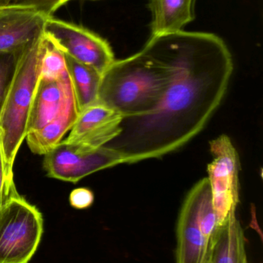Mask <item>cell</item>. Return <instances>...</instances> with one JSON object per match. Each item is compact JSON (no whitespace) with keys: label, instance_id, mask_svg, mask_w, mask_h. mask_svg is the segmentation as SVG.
Segmentation results:
<instances>
[{"label":"cell","instance_id":"1","mask_svg":"<svg viewBox=\"0 0 263 263\" xmlns=\"http://www.w3.org/2000/svg\"><path fill=\"white\" fill-rule=\"evenodd\" d=\"M143 50L165 63L172 78L158 104L124 117L121 133L106 145L122 155L124 164L162 158L189 144L221 105L233 73L232 53L214 33L152 36Z\"/></svg>","mask_w":263,"mask_h":263},{"label":"cell","instance_id":"2","mask_svg":"<svg viewBox=\"0 0 263 263\" xmlns=\"http://www.w3.org/2000/svg\"><path fill=\"white\" fill-rule=\"evenodd\" d=\"M172 69L144 50L116 61L102 73L98 101L124 117L144 113L161 101Z\"/></svg>","mask_w":263,"mask_h":263},{"label":"cell","instance_id":"3","mask_svg":"<svg viewBox=\"0 0 263 263\" xmlns=\"http://www.w3.org/2000/svg\"><path fill=\"white\" fill-rule=\"evenodd\" d=\"M48 43L44 33L21 53L0 115V140L4 162L11 175L16 155L27 136L29 115Z\"/></svg>","mask_w":263,"mask_h":263},{"label":"cell","instance_id":"4","mask_svg":"<svg viewBox=\"0 0 263 263\" xmlns=\"http://www.w3.org/2000/svg\"><path fill=\"white\" fill-rule=\"evenodd\" d=\"M218 226L207 177L191 189L183 203L176 227L178 263H212Z\"/></svg>","mask_w":263,"mask_h":263},{"label":"cell","instance_id":"5","mask_svg":"<svg viewBox=\"0 0 263 263\" xmlns=\"http://www.w3.org/2000/svg\"><path fill=\"white\" fill-rule=\"evenodd\" d=\"M44 232L42 214L18 194L0 209V263H27Z\"/></svg>","mask_w":263,"mask_h":263},{"label":"cell","instance_id":"6","mask_svg":"<svg viewBox=\"0 0 263 263\" xmlns=\"http://www.w3.org/2000/svg\"><path fill=\"white\" fill-rule=\"evenodd\" d=\"M209 147L213 160L208 164L207 178L219 228L239 203V155L226 135L212 140Z\"/></svg>","mask_w":263,"mask_h":263},{"label":"cell","instance_id":"7","mask_svg":"<svg viewBox=\"0 0 263 263\" xmlns=\"http://www.w3.org/2000/svg\"><path fill=\"white\" fill-rule=\"evenodd\" d=\"M119 164H124L122 155L106 145L91 150L61 141L44 155V167L50 178L73 183Z\"/></svg>","mask_w":263,"mask_h":263},{"label":"cell","instance_id":"8","mask_svg":"<svg viewBox=\"0 0 263 263\" xmlns=\"http://www.w3.org/2000/svg\"><path fill=\"white\" fill-rule=\"evenodd\" d=\"M44 33L64 53L101 74L115 62V54L109 43L81 26L49 16Z\"/></svg>","mask_w":263,"mask_h":263},{"label":"cell","instance_id":"9","mask_svg":"<svg viewBox=\"0 0 263 263\" xmlns=\"http://www.w3.org/2000/svg\"><path fill=\"white\" fill-rule=\"evenodd\" d=\"M124 118L118 110L97 101L80 111L64 141L91 150L104 147L120 135Z\"/></svg>","mask_w":263,"mask_h":263},{"label":"cell","instance_id":"10","mask_svg":"<svg viewBox=\"0 0 263 263\" xmlns=\"http://www.w3.org/2000/svg\"><path fill=\"white\" fill-rule=\"evenodd\" d=\"M50 15L33 8L0 10V53L22 52L44 34Z\"/></svg>","mask_w":263,"mask_h":263},{"label":"cell","instance_id":"11","mask_svg":"<svg viewBox=\"0 0 263 263\" xmlns=\"http://www.w3.org/2000/svg\"><path fill=\"white\" fill-rule=\"evenodd\" d=\"M73 92L67 71L55 80L40 78L29 115L27 135L52 121Z\"/></svg>","mask_w":263,"mask_h":263},{"label":"cell","instance_id":"12","mask_svg":"<svg viewBox=\"0 0 263 263\" xmlns=\"http://www.w3.org/2000/svg\"><path fill=\"white\" fill-rule=\"evenodd\" d=\"M79 113L80 109L73 90L60 113L50 122L26 136L31 152L36 155H45L61 141L64 135L72 128Z\"/></svg>","mask_w":263,"mask_h":263},{"label":"cell","instance_id":"13","mask_svg":"<svg viewBox=\"0 0 263 263\" xmlns=\"http://www.w3.org/2000/svg\"><path fill=\"white\" fill-rule=\"evenodd\" d=\"M194 0H149L152 36L183 30L194 20Z\"/></svg>","mask_w":263,"mask_h":263},{"label":"cell","instance_id":"14","mask_svg":"<svg viewBox=\"0 0 263 263\" xmlns=\"http://www.w3.org/2000/svg\"><path fill=\"white\" fill-rule=\"evenodd\" d=\"M246 241L236 211H232L218 228L212 263L247 262Z\"/></svg>","mask_w":263,"mask_h":263},{"label":"cell","instance_id":"15","mask_svg":"<svg viewBox=\"0 0 263 263\" xmlns=\"http://www.w3.org/2000/svg\"><path fill=\"white\" fill-rule=\"evenodd\" d=\"M65 55L66 67L70 77L80 111L98 101L102 74L98 70Z\"/></svg>","mask_w":263,"mask_h":263},{"label":"cell","instance_id":"16","mask_svg":"<svg viewBox=\"0 0 263 263\" xmlns=\"http://www.w3.org/2000/svg\"><path fill=\"white\" fill-rule=\"evenodd\" d=\"M66 71L67 67L64 52L49 41L47 50L43 58L40 78L45 80L58 79Z\"/></svg>","mask_w":263,"mask_h":263},{"label":"cell","instance_id":"17","mask_svg":"<svg viewBox=\"0 0 263 263\" xmlns=\"http://www.w3.org/2000/svg\"><path fill=\"white\" fill-rule=\"evenodd\" d=\"M22 52L0 53V115Z\"/></svg>","mask_w":263,"mask_h":263},{"label":"cell","instance_id":"18","mask_svg":"<svg viewBox=\"0 0 263 263\" xmlns=\"http://www.w3.org/2000/svg\"><path fill=\"white\" fill-rule=\"evenodd\" d=\"M64 4V0H0V10L6 8H33L52 16Z\"/></svg>","mask_w":263,"mask_h":263},{"label":"cell","instance_id":"19","mask_svg":"<svg viewBox=\"0 0 263 263\" xmlns=\"http://www.w3.org/2000/svg\"><path fill=\"white\" fill-rule=\"evenodd\" d=\"M16 192L17 191L15 186L13 175H10L6 167L2 143L0 140V209Z\"/></svg>","mask_w":263,"mask_h":263},{"label":"cell","instance_id":"20","mask_svg":"<svg viewBox=\"0 0 263 263\" xmlns=\"http://www.w3.org/2000/svg\"><path fill=\"white\" fill-rule=\"evenodd\" d=\"M95 201L93 192L86 187L75 189L70 195V203L77 209H85L92 205Z\"/></svg>","mask_w":263,"mask_h":263},{"label":"cell","instance_id":"21","mask_svg":"<svg viewBox=\"0 0 263 263\" xmlns=\"http://www.w3.org/2000/svg\"><path fill=\"white\" fill-rule=\"evenodd\" d=\"M69 1H71V0H64V4H67Z\"/></svg>","mask_w":263,"mask_h":263}]
</instances>
